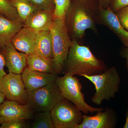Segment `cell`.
Masks as SVG:
<instances>
[{"instance_id": "obj_16", "label": "cell", "mask_w": 128, "mask_h": 128, "mask_svg": "<svg viewBox=\"0 0 128 128\" xmlns=\"http://www.w3.org/2000/svg\"><path fill=\"white\" fill-rule=\"evenodd\" d=\"M24 26V24L21 21L9 19L0 14V48L10 42Z\"/></svg>"}, {"instance_id": "obj_7", "label": "cell", "mask_w": 128, "mask_h": 128, "mask_svg": "<svg viewBox=\"0 0 128 128\" xmlns=\"http://www.w3.org/2000/svg\"><path fill=\"white\" fill-rule=\"evenodd\" d=\"M50 113L55 128H76L83 119L82 112L65 98L54 106Z\"/></svg>"}, {"instance_id": "obj_15", "label": "cell", "mask_w": 128, "mask_h": 128, "mask_svg": "<svg viewBox=\"0 0 128 128\" xmlns=\"http://www.w3.org/2000/svg\"><path fill=\"white\" fill-rule=\"evenodd\" d=\"M36 34L24 26L13 37L11 42L17 50L26 55L34 54Z\"/></svg>"}, {"instance_id": "obj_19", "label": "cell", "mask_w": 128, "mask_h": 128, "mask_svg": "<svg viewBox=\"0 0 128 128\" xmlns=\"http://www.w3.org/2000/svg\"><path fill=\"white\" fill-rule=\"evenodd\" d=\"M10 2L16 8L20 20L24 23L34 12L38 10L30 0H10Z\"/></svg>"}, {"instance_id": "obj_21", "label": "cell", "mask_w": 128, "mask_h": 128, "mask_svg": "<svg viewBox=\"0 0 128 128\" xmlns=\"http://www.w3.org/2000/svg\"><path fill=\"white\" fill-rule=\"evenodd\" d=\"M0 14L9 19L20 20L16 8L7 0H0Z\"/></svg>"}, {"instance_id": "obj_32", "label": "cell", "mask_w": 128, "mask_h": 128, "mask_svg": "<svg viewBox=\"0 0 128 128\" xmlns=\"http://www.w3.org/2000/svg\"><path fill=\"white\" fill-rule=\"evenodd\" d=\"M4 122V120L3 119V118L0 116V126Z\"/></svg>"}, {"instance_id": "obj_2", "label": "cell", "mask_w": 128, "mask_h": 128, "mask_svg": "<svg viewBox=\"0 0 128 128\" xmlns=\"http://www.w3.org/2000/svg\"><path fill=\"white\" fill-rule=\"evenodd\" d=\"M72 41L62 73L93 76L102 73L108 69L105 63L97 58L89 47Z\"/></svg>"}, {"instance_id": "obj_10", "label": "cell", "mask_w": 128, "mask_h": 128, "mask_svg": "<svg viewBox=\"0 0 128 128\" xmlns=\"http://www.w3.org/2000/svg\"><path fill=\"white\" fill-rule=\"evenodd\" d=\"M34 111L26 104H22L16 101H4L0 104V116L5 121L31 119Z\"/></svg>"}, {"instance_id": "obj_9", "label": "cell", "mask_w": 128, "mask_h": 128, "mask_svg": "<svg viewBox=\"0 0 128 128\" xmlns=\"http://www.w3.org/2000/svg\"><path fill=\"white\" fill-rule=\"evenodd\" d=\"M117 117L114 111L109 108L97 112L94 116L83 114L82 122L76 128H114Z\"/></svg>"}, {"instance_id": "obj_28", "label": "cell", "mask_w": 128, "mask_h": 128, "mask_svg": "<svg viewBox=\"0 0 128 128\" xmlns=\"http://www.w3.org/2000/svg\"><path fill=\"white\" fill-rule=\"evenodd\" d=\"M120 54L122 57L126 59V68L128 72V47H125L121 50Z\"/></svg>"}, {"instance_id": "obj_3", "label": "cell", "mask_w": 128, "mask_h": 128, "mask_svg": "<svg viewBox=\"0 0 128 128\" xmlns=\"http://www.w3.org/2000/svg\"><path fill=\"white\" fill-rule=\"evenodd\" d=\"M81 76L94 85L96 92L92 98V101L96 105H100L104 101L110 100L114 98L119 91L121 78L115 66L108 68L103 73L98 74Z\"/></svg>"}, {"instance_id": "obj_17", "label": "cell", "mask_w": 128, "mask_h": 128, "mask_svg": "<svg viewBox=\"0 0 128 128\" xmlns=\"http://www.w3.org/2000/svg\"><path fill=\"white\" fill-rule=\"evenodd\" d=\"M27 67L30 70L43 73L57 74L52 58L43 57L34 53L27 55Z\"/></svg>"}, {"instance_id": "obj_6", "label": "cell", "mask_w": 128, "mask_h": 128, "mask_svg": "<svg viewBox=\"0 0 128 128\" xmlns=\"http://www.w3.org/2000/svg\"><path fill=\"white\" fill-rule=\"evenodd\" d=\"M64 98L55 81L34 90L28 92L26 104L37 112L50 111Z\"/></svg>"}, {"instance_id": "obj_11", "label": "cell", "mask_w": 128, "mask_h": 128, "mask_svg": "<svg viewBox=\"0 0 128 128\" xmlns=\"http://www.w3.org/2000/svg\"><path fill=\"white\" fill-rule=\"evenodd\" d=\"M22 80L27 92L49 84L55 81L57 74L40 72L26 67L22 74Z\"/></svg>"}, {"instance_id": "obj_13", "label": "cell", "mask_w": 128, "mask_h": 128, "mask_svg": "<svg viewBox=\"0 0 128 128\" xmlns=\"http://www.w3.org/2000/svg\"><path fill=\"white\" fill-rule=\"evenodd\" d=\"M99 24L104 25L116 35L125 47H128V32L121 25L115 13L110 6H100Z\"/></svg>"}, {"instance_id": "obj_29", "label": "cell", "mask_w": 128, "mask_h": 128, "mask_svg": "<svg viewBox=\"0 0 128 128\" xmlns=\"http://www.w3.org/2000/svg\"><path fill=\"white\" fill-rule=\"evenodd\" d=\"M100 7L103 9H106L110 6L112 0H97Z\"/></svg>"}, {"instance_id": "obj_26", "label": "cell", "mask_w": 128, "mask_h": 128, "mask_svg": "<svg viewBox=\"0 0 128 128\" xmlns=\"http://www.w3.org/2000/svg\"><path fill=\"white\" fill-rule=\"evenodd\" d=\"M126 6H128V0H112L110 5V8L114 13Z\"/></svg>"}, {"instance_id": "obj_4", "label": "cell", "mask_w": 128, "mask_h": 128, "mask_svg": "<svg viewBox=\"0 0 128 128\" xmlns=\"http://www.w3.org/2000/svg\"><path fill=\"white\" fill-rule=\"evenodd\" d=\"M50 30L52 41L53 61L58 74L62 73L73 41L69 34L64 19L54 18Z\"/></svg>"}, {"instance_id": "obj_18", "label": "cell", "mask_w": 128, "mask_h": 128, "mask_svg": "<svg viewBox=\"0 0 128 128\" xmlns=\"http://www.w3.org/2000/svg\"><path fill=\"white\" fill-rule=\"evenodd\" d=\"M34 53L43 57L53 59L52 41L50 29L36 34Z\"/></svg>"}, {"instance_id": "obj_25", "label": "cell", "mask_w": 128, "mask_h": 128, "mask_svg": "<svg viewBox=\"0 0 128 128\" xmlns=\"http://www.w3.org/2000/svg\"><path fill=\"white\" fill-rule=\"evenodd\" d=\"M25 120H13L5 121L0 126V128H23L26 127Z\"/></svg>"}, {"instance_id": "obj_1", "label": "cell", "mask_w": 128, "mask_h": 128, "mask_svg": "<svg viewBox=\"0 0 128 128\" xmlns=\"http://www.w3.org/2000/svg\"><path fill=\"white\" fill-rule=\"evenodd\" d=\"M100 6L93 0H73L66 12L65 22L72 40L80 41L88 29L98 34Z\"/></svg>"}, {"instance_id": "obj_5", "label": "cell", "mask_w": 128, "mask_h": 128, "mask_svg": "<svg viewBox=\"0 0 128 128\" xmlns=\"http://www.w3.org/2000/svg\"><path fill=\"white\" fill-rule=\"evenodd\" d=\"M55 82L64 98L72 102L83 113H93L104 110L93 107L86 102L82 92V84L75 75L67 73L62 76H57Z\"/></svg>"}, {"instance_id": "obj_20", "label": "cell", "mask_w": 128, "mask_h": 128, "mask_svg": "<svg viewBox=\"0 0 128 128\" xmlns=\"http://www.w3.org/2000/svg\"><path fill=\"white\" fill-rule=\"evenodd\" d=\"M32 128H55L53 123L50 111L38 112Z\"/></svg>"}, {"instance_id": "obj_30", "label": "cell", "mask_w": 128, "mask_h": 128, "mask_svg": "<svg viewBox=\"0 0 128 128\" xmlns=\"http://www.w3.org/2000/svg\"><path fill=\"white\" fill-rule=\"evenodd\" d=\"M6 96L3 93L0 92V104L2 103L5 101Z\"/></svg>"}, {"instance_id": "obj_24", "label": "cell", "mask_w": 128, "mask_h": 128, "mask_svg": "<svg viewBox=\"0 0 128 128\" xmlns=\"http://www.w3.org/2000/svg\"><path fill=\"white\" fill-rule=\"evenodd\" d=\"M115 14L121 25L128 32V6L121 8Z\"/></svg>"}, {"instance_id": "obj_8", "label": "cell", "mask_w": 128, "mask_h": 128, "mask_svg": "<svg viewBox=\"0 0 128 128\" xmlns=\"http://www.w3.org/2000/svg\"><path fill=\"white\" fill-rule=\"evenodd\" d=\"M0 92L6 98L19 104H26L28 92L25 88L22 74L9 72L0 80Z\"/></svg>"}, {"instance_id": "obj_27", "label": "cell", "mask_w": 128, "mask_h": 128, "mask_svg": "<svg viewBox=\"0 0 128 128\" xmlns=\"http://www.w3.org/2000/svg\"><path fill=\"white\" fill-rule=\"evenodd\" d=\"M6 66L4 57L2 54L0 53V80L6 74V73L4 70V67Z\"/></svg>"}, {"instance_id": "obj_31", "label": "cell", "mask_w": 128, "mask_h": 128, "mask_svg": "<svg viewBox=\"0 0 128 128\" xmlns=\"http://www.w3.org/2000/svg\"><path fill=\"white\" fill-rule=\"evenodd\" d=\"M124 128H128V109L126 114V119L125 124L124 125Z\"/></svg>"}, {"instance_id": "obj_12", "label": "cell", "mask_w": 128, "mask_h": 128, "mask_svg": "<svg viewBox=\"0 0 128 128\" xmlns=\"http://www.w3.org/2000/svg\"><path fill=\"white\" fill-rule=\"evenodd\" d=\"M2 48L9 72L22 74L27 65L26 54L18 52L11 42Z\"/></svg>"}, {"instance_id": "obj_14", "label": "cell", "mask_w": 128, "mask_h": 128, "mask_svg": "<svg viewBox=\"0 0 128 128\" xmlns=\"http://www.w3.org/2000/svg\"><path fill=\"white\" fill-rule=\"evenodd\" d=\"M54 12L37 10L24 22V27L36 33L50 29L54 18Z\"/></svg>"}, {"instance_id": "obj_23", "label": "cell", "mask_w": 128, "mask_h": 128, "mask_svg": "<svg viewBox=\"0 0 128 128\" xmlns=\"http://www.w3.org/2000/svg\"><path fill=\"white\" fill-rule=\"evenodd\" d=\"M30 2L38 10H48L54 12V0H30Z\"/></svg>"}, {"instance_id": "obj_22", "label": "cell", "mask_w": 128, "mask_h": 128, "mask_svg": "<svg viewBox=\"0 0 128 128\" xmlns=\"http://www.w3.org/2000/svg\"><path fill=\"white\" fill-rule=\"evenodd\" d=\"M54 18L64 19L70 5L71 0H54Z\"/></svg>"}]
</instances>
